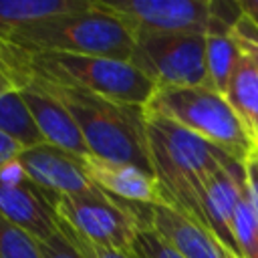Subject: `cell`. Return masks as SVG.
<instances>
[{
    "label": "cell",
    "instance_id": "6da1fadb",
    "mask_svg": "<svg viewBox=\"0 0 258 258\" xmlns=\"http://www.w3.org/2000/svg\"><path fill=\"white\" fill-rule=\"evenodd\" d=\"M145 141L149 167L159 185L163 204L206 228L202 214L204 187L216 171L236 157L147 109Z\"/></svg>",
    "mask_w": 258,
    "mask_h": 258
},
{
    "label": "cell",
    "instance_id": "7a4b0ae2",
    "mask_svg": "<svg viewBox=\"0 0 258 258\" xmlns=\"http://www.w3.org/2000/svg\"><path fill=\"white\" fill-rule=\"evenodd\" d=\"M0 67L12 79H36L48 85L77 89L131 105H147L155 87L129 60L67 54L22 52L0 44Z\"/></svg>",
    "mask_w": 258,
    "mask_h": 258
},
{
    "label": "cell",
    "instance_id": "3957f363",
    "mask_svg": "<svg viewBox=\"0 0 258 258\" xmlns=\"http://www.w3.org/2000/svg\"><path fill=\"white\" fill-rule=\"evenodd\" d=\"M24 79V77H22ZM18 81V79H12ZM36 81V79H28ZM46 87L71 113L89 147L91 157L149 167L145 141V107L115 101L87 91L64 89L36 81Z\"/></svg>",
    "mask_w": 258,
    "mask_h": 258
},
{
    "label": "cell",
    "instance_id": "277c9868",
    "mask_svg": "<svg viewBox=\"0 0 258 258\" xmlns=\"http://www.w3.org/2000/svg\"><path fill=\"white\" fill-rule=\"evenodd\" d=\"M0 44L22 52H67L131 60L135 36L121 20L91 4L85 12L52 16L20 26L0 38Z\"/></svg>",
    "mask_w": 258,
    "mask_h": 258
},
{
    "label": "cell",
    "instance_id": "5b68a950",
    "mask_svg": "<svg viewBox=\"0 0 258 258\" xmlns=\"http://www.w3.org/2000/svg\"><path fill=\"white\" fill-rule=\"evenodd\" d=\"M145 109L185 127L240 161H246L258 149L226 95L212 87L155 89Z\"/></svg>",
    "mask_w": 258,
    "mask_h": 258
},
{
    "label": "cell",
    "instance_id": "8992f818",
    "mask_svg": "<svg viewBox=\"0 0 258 258\" xmlns=\"http://www.w3.org/2000/svg\"><path fill=\"white\" fill-rule=\"evenodd\" d=\"M56 220L69 226L83 240L129 252L133 250L135 236L143 228V208L121 204L99 187L79 196H60L52 202Z\"/></svg>",
    "mask_w": 258,
    "mask_h": 258
},
{
    "label": "cell",
    "instance_id": "52a82bcc",
    "mask_svg": "<svg viewBox=\"0 0 258 258\" xmlns=\"http://www.w3.org/2000/svg\"><path fill=\"white\" fill-rule=\"evenodd\" d=\"M93 8L139 34H208L234 30L214 14L212 0H91Z\"/></svg>",
    "mask_w": 258,
    "mask_h": 258
},
{
    "label": "cell",
    "instance_id": "ba28073f",
    "mask_svg": "<svg viewBox=\"0 0 258 258\" xmlns=\"http://www.w3.org/2000/svg\"><path fill=\"white\" fill-rule=\"evenodd\" d=\"M129 62L155 89L210 87L206 34H139Z\"/></svg>",
    "mask_w": 258,
    "mask_h": 258
},
{
    "label": "cell",
    "instance_id": "9c48e42d",
    "mask_svg": "<svg viewBox=\"0 0 258 258\" xmlns=\"http://www.w3.org/2000/svg\"><path fill=\"white\" fill-rule=\"evenodd\" d=\"M0 216L22 228L36 242L58 234L52 198L26 177L18 159L0 171Z\"/></svg>",
    "mask_w": 258,
    "mask_h": 258
},
{
    "label": "cell",
    "instance_id": "30bf717a",
    "mask_svg": "<svg viewBox=\"0 0 258 258\" xmlns=\"http://www.w3.org/2000/svg\"><path fill=\"white\" fill-rule=\"evenodd\" d=\"M18 163L22 165L26 177L46 196H50L52 202L60 196H79L97 189L87 175L85 157H77L52 145L42 143L22 149Z\"/></svg>",
    "mask_w": 258,
    "mask_h": 258
},
{
    "label": "cell",
    "instance_id": "8fae6325",
    "mask_svg": "<svg viewBox=\"0 0 258 258\" xmlns=\"http://www.w3.org/2000/svg\"><path fill=\"white\" fill-rule=\"evenodd\" d=\"M12 83L20 89V95L46 145L58 147L77 157H91L79 125L75 123L67 107L46 87L28 79H18Z\"/></svg>",
    "mask_w": 258,
    "mask_h": 258
},
{
    "label": "cell",
    "instance_id": "7c38bea8",
    "mask_svg": "<svg viewBox=\"0 0 258 258\" xmlns=\"http://www.w3.org/2000/svg\"><path fill=\"white\" fill-rule=\"evenodd\" d=\"M244 187H246L244 161L232 159L210 177L202 194V214L206 228L228 252H232L238 258L240 254L234 240V212Z\"/></svg>",
    "mask_w": 258,
    "mask_h": 258
},
{
    "label": "cell",
    "instance_id": "4fadbf2b",
    "mask_svg": "<svg viewBox=\"0 0 258 258\" xmlns=\"http://www.w3.org/2000/svg\"><path fill=\"white\" fill-rule=\"evenodd\" d=\"M145 226L153 228L183 258H238L228 252L210 230L167 204L147 206Z\"/></svg>",
    "mask_w": 258,
    "mask_h": 258
},
{
    "label": "cell",
    "instance_id": "5bb4252c",
    "mask_svg": "<svg viewBox=\"0 0 258 258\" xmlns=\"http://www.w3.org/2000/svg\"><path fill=\"white\" fill-rule=\"evenodd\" d=\"M85 169L89 179L109 198L141 208L163 204L159 185L147 169H141L133 163L105 161L97 157H85Z\"/></svg>",
    "mask_w": 258,
    "mask_h": 258
},
{
    "label": "cell",
    "instance_id": "9a60e30c",
    "mask_svg": "<svg viewBox=\"0 0 258 258\" xmlns=\"http://www.w3.org/2000/svg\"><path fill=\"white\" fill-rule=\"evenodd\" d=\"M89 8L91 0H0V38L20 26Z\"/></svg>",
    "mask_w": 258,
    "mask_h": 258
},
{
    "label": "cell",
    "instance_id": "2e32d148",
    "mask_svg": "<svg viewBox=\"0 0 258 258\" xmlns=\"http://www.w3.org/2000/svg\"><path fill=\"white\" fill-rule=\"evenodd\" d=\"M0 131L14 139L22 149L44 143L16 85L0 91Z\"/></svg>",
    "mask_w": 258,
    "mask_h": 258
},
{
    "label": "cell",
    "instance_id": "e0dca14e",
    "mask_svg": "<svg viewBox=\"0 0 258 258\" xmlns=\"http://www.w3.org/2000/svg\"><path fill=\"white\" fill-rule=\"evenodd\" d=\"M226 99L258 143V71L244 54L230 79Z\"/></svg>",
    "mask_w": 258,
    "mask_h": 258
},
{
    "label": "cell",
    "instance_id": "ac0fdd59",
    "mask_svg": "<svg viewBox=\"0 0 258 258\" xmlns=\"http://www.w3.org/2000/svg\"><path fill=\"white\" fill-rule=\"evenodd\" d=\"M242 58V50L232 30H214L206 34L208 83L214 91L226 95L230 79Z\"/></svg>",
    "mask_w": 258,
    "mask_h": 258
},
{
    "label": "cell",
    "instance_id": "d6986e66",
    "mask_svg": "<svg viewBox=\"0 0 258 258\" xmlns=\"http://www.w3.org/2000/svg\"><path fill=\"white\" fill-rule=\"evenodd\" d=\"M0 258H40L38 242L0 216Z\"/></svg>",
    "mask_w": 258,
    "mask_h": 258
},
{
    "label": "cell",
    "instance_id": "ffe728a7",
    "mask_svg": "<svg viewBox=\"0 0 258 258\" xmlns=\"http://www.w3.org/2000/svg\"><path fill=\"white\" fill-rule=\"evenodd\" d=\"M131 254L135 258H183L175 248H171L153 228H139Z\"/></svg>",
    "mask_w": 258,
    "mask_h": 258
},
{
    "label": "cell",
    "instance_id": "44dd1931",
    "mask_svg": "<svg viewBox=\"0 0 258 258\" xmlns=\"http://www.w3.org/2000/svg\"><path fill=\"white\" fill-rule=\"evenodd\" d=\"M234 38L242 50V54L256 67L258 71V22L246 14L240 16V20L234 26Z\"/></svg>",
    "mask_w": 258,
    "mask_h": 258
},
{
    "label": "cell",
    "instance_id": "7402d4cb",
    "mask_svg": "<svg viewBox=\"0 0 258 258\" xmlns=\"http://www.w3.org/2000/svg\"><path fill=\"white\" fill-rule=\"evenodd\" d=\"M58 230L60 234L85 256V258H135L133 254L129 252H121V250H113V248H105V246H97V244H91L87 240H83L81 236H77L69 226H64L62 222H58Z\"/></svg>",
    "mask_w": 258,
    "mask_h": 258
},
{
    "label": "cell",
    "instance_id": "603a6c76",
    "mask_svg": "<svg viewBox=\"0 0 258 258\" xmlns=\"http://www.w3.org/2000/svg\"><path fill=\"white\" fill-rule=\"evenodd\" d=\"M38 252H40V258H85L58 230L56 236L44 240V242H38Z\"/></svg>",
    "mask_w": 258,
    "mask_h": 258
},
{
    "label": "cell",
    "instance_id": "cb8c5ba5",
    "mask_svg": "<svg viewBox=\"0 0 258 258\" xmlns=\"http://www.w3.org/2000/svg\"><path fill=\"white\" fill-rule=\"evenodd\" d=\"M244 169H246L248 198H250L252 210H254L256 220H258V149L254 153H250V157L244 161Z\"/></svg>",
    "mask_w": 258,
    "mask_h": 258
},
{
    "label": "cell",
    "instance_id": "d4e9b609",
    "mask_svg": "<svg viewBox=\"0 0 258 258\" xmlns=\"http://www.w3.org/2000/svg\"><path fill=\"white\" fill-rule=\"evenodd\" d=\"M20 151H22V147L14 139H10L8 135H4L0 131V171L6 165H10L12 161H16L18 155H20Z\"/></svg>",
    "mask_w": 258,
    "mask_h": 258
},
{
    "label": "cell",
    "instance_id": "484cf974",
    "mask_svg": "<svg viewBox=\"0 0 258 258\" xmlns=\"http://www.w3.org/2000/svg\"><path fill=\"white\" fill-rule=\"evenodd\" d=\"M238 2H240L242 12L258 22V0H238Z\"/></svg>",
    "mask_w": 258,
    "mask_h": 258
},
{
    "label": "cell",
    "instance_id": "4316f807",
    "mask_svg": "<svg viewBox=\"0 0 258 258\" xmlns=\"http://www.w3.org/2000/svg\"><path fill=\"white\" fill-rule=\"evenodd\" d=\"M14 83L10 81V77L4 73V69L0 67V91H4V89H8V87H12Z\"/></svg>",
    "mask_w": 258,
    "mask_h": 258
}]
</instances>
